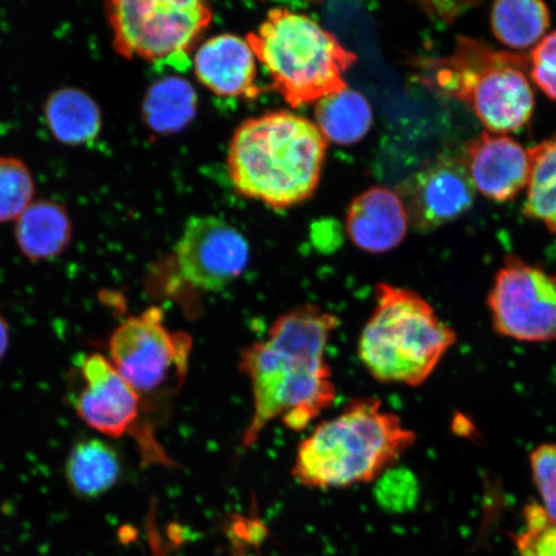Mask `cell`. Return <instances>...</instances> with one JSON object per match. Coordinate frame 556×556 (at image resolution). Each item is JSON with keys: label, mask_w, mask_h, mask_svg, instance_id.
Instances as JSON below:
<instances>
[{"label": "cell", "mask_w": 556, "mask_h": 556, "mask_svg": "<svg viewBox=\"0 0 556 556\" xmlns=\"http://www.w3.org/2000/svg\"><path fill=\"white\" fill-rule=\"evenodd\" d=\"M339 318L317 305H302L278 317L262 342L241 353L240 371L253 391V416L241 446L252 447L276 419L302 432L337 399L326 361Z\"/></svg>", "instance_id": "obj_1"}, {"label": "cell", "mask_w": 556, "mask_h": 556, "mask_svg": "<svg viewBox=\"0 0 556 556\" xmlns=\"http://www.w3.org/2000/svg\"><path fill=\"white\" fill-rule=\"evenodd\" d=\"M328 141L315 123L276 111L243 122L229 143L227 168L243 197L274 208L303 203L321 179Z\"/></svg>", "instance_id": "obj_2"}, {"label": "cell", "mask_w": 556, "mask_h": 556, "mask_svg": "<svg viewBox=\"0 0 556 556\" xmlns=\"http://www.w3.org/2000/svg\"><path fill=\"white\" fill-rule=\"evenodd\" d=\"M416 434L377 399L348 403L299 444L291 475L316 490L378 481L414 446Z\"/></svg>", "instance_id": "obj_3"}, {"label": "cell", "mask_w": 556, "mask_h": 556, "mask_svg": "<svg viewBox=\"0 0 556 556\" xmlns=\"http://www.w3.org/2000/svg\"><path fill=\"white\" fill-rule=\"evenodd\" d=\"M361 332V363L382 384L419 387L457 342L456 332L413 290L379 283Z\"/></svg>", "instance_id": "obj_4"}, {"label": "cell", "mask_w": 556, "mask_h": 556, "mask_svg": "<svg viewBox=\"0 0 556 556\" xmlns=\"http://www.w3.org/2000/svg\"><path fill=\"white\" fill-rule=\"evenodd\" d=\"M248 43L273 88L299 109L348 88L344 74L357 55L315 20L288 9H273Z\"/></svg>", "instance_id": "obj_5"}, {"label": "cell", "mask_w": 556, "mask_h": 556, "mask_svg": "<svg viewBox=\"0 0 556 556\" xmlns=\"http://www.w3.org/2000/svg\"><path fill=\"white\" fill-rule=\"evenodd\" d=\"M526 72L528 55L460 37L454 53L437 62L433 81L443 96L469 104L490 134L506 135L523 128L533 115Z\"/></svg>", "instance_id": "obj_6"}, {"label": "cell", "mask_w": 556, "mask_h": 556, "mask_svg": "<svg viewBox=\"0 0 556 556\" xmlns=\"http://www.w3.org/2000/svg\"><path fill=\"white\" fill-rule=\"evenodd\" d=\"M114 51L124 59L189 66V55L212 24L213 12L200 0H113L104 4Z\"/></svg>", "instance_id": "obj_7"}, {"label": "cell", "mask_w": 556, "mask_h": 556, "mask_svg": "<svg viewBox=\"0 0 556 556\" xmlns=\"http://www.w3.org/2000/svg\"><path fill=\"white\" fill-rule=\"evenodd\" d=\"M192 339L172 331L160 308H149L117 326L109 340L111 364L141 399L142 409L169 399L189 370Z\"/></svg>", "instance_id": "obj_8"}, {"label": "cell", "mask_w": 556, "mask_h": 556, "mask_svg": "<svg viewBox=\"0 0 556 556\" xmlns=\"http://www.w3.org/2000/svg\"><path fill=\"white\" fill-rule=\"evenodd\" d=\"M493 330L523 343L556 340V274L506 256L486 296Z\"/></svg>", "instance_id": "obj_9"}, {"label": "cell", "mask_w": 556, "mask_h": 556, "mask_svg": "<svg viewBox=\"0 0 556 556\" xmlns=\"http://www.w3.org/2000/svg\"><path fill=\"white\" fill-rule=\"evenodd\" d=\"M249 243L233 226L213 215L187 220L174 247L180 280L194 290L218 293L247 269Z\"/></svg>", "instance_id": "obj_10"}, {"label": "cell", "mask_w": 556, "mask_h": 556, "mask_svg": "<svg viewBox=\"0 0 556 556\" xmlns=\"http://www.w3.org/2000/svg\"><path fill=\"white\" fill-rule=\"evenodd\" d=\"M399 194L408 224L416 231L430 232L469 212L477 190L464 159L442 156L405 180Z\"/></svg>", "instance_id": "obj_11"}, {"label": "cell", "mask_w": 556, "mask_h": 556, "mask_svg": "<svg viewBox=\"0 0 556 556\" xmlns=\"http://www.w3.org/2000/svg\"><path fill=\"white\" fill-rule=\"evenodd\" d=\"M85 386L76 400V413L89 428L110 438L128 433L141 437V399L135 389L102 354H89L81 361Z\"/></svg>", "instance_id": "obj_12"}, {"label": "cell", "mask_w": 556, "mask_h": 556, "mask_svg": "<svg viewBox=\"0 0 556 556\" xmlns=\"http://www.w3.org/2000/svg\"><path fill=\"white\" fill-rule=\"evenodd\" d=\"M472 185L484 198L506 203L517 198L530 178V154L516 139L485 131L465 150Z\"/></svg>", "instance_id": "obj_13"}, {"label": "cell", "mask_w": 556, "mask_h": 556, "mask_svg": "<svg viewBox=\"0 0 556 556\" xmlns=\"http://www.w3.org/2000/svg\"><path fill=\"white\" fill-rule=\"evenodd\" d=\"M193 62L198 80L214 94L254 100L262 92L256 85L252 48L236 35L220 34L207 39Z\"/></svg>", "instance_id": "obj_14"}, {"label": "cell", "mask_w": 556, "mask_h": 556, "mask_svg": "<svg viewBox=\"0 0 556 556\" xmlns=\"http://www.w3.org/2000/svg\"><path fill=\"white\" fill-rule=\"evenodd\" d=\"M408 225L400 194L379 186L358 194L348 208L345 219L346 232L354 245L374 254L400 247Z\"/></svg>", "instance_id": "obj_15"}, {"label": "cell", "mask_w": 556, "mask_h": 556, "mask_svg": "<svg viewBox=\"0 0 556 556\" xmlns=\"http://www.w3.org/2000/svg\"><path fill=\"white\" fill-rule=\"evenodd\" d=\"M73 222L64 205L51 200L33 203L16 220L15 239L27 260L50 261L73 239Z\"/></svg>", "instance_id": "obj_16"}, {"label": "cell", "mask_w": 556, "mask_h": 556, "mask_svg": "<svg viewBox=\"0 0 556 556\" xmlns=\"http://www.w3.org/2000/svg\"><path fill=\"white\" fill-rule=\"evenodd\" d=\"M45 121L62 144L92 143L102 130L100 104L86 90L65 87L54 90L45 103Z\"/></svg>", "instance_id": "obj_17"}, {"label": "cell", "mask_w": 556, "mask_h": 556, "mask_svg": "<svg viewBox=\"0 0 556 556\" xmlns=\"http://www.w3.org/2000/svg\"><path fill=\"white\" fill-rule=\"evenodd\" d=\"M122 463L116 450L99 438L75 444L67 457L65 476L74 495L94 498L119 481Z\"/></svg>", "instance_id": "obj_18"}, {"label": "cell", "mask_w": 556, "mask_h": 556, "mask_svg": "<svg viewBox=\"0 0 556 556\" xmlns=\"http://www.w3.org/2000/svg\"><path fill=\"white\" fill-rule=\"evenodd\" d=\"M197 90L179 76H165L151 85L142 102V117L156 135H176L197 116Z\"/></svg>", "instance_id": "obj_19"}, {"label": "cell", "mask_w": 556, "mask_h": 556, "mask_svg": "<svg viewBox=\"0 0 556 556\" xmlns=\"http://www.w3.org/2000/svg\"><path fill=\"white\" fill-rule=\"evenodd\" d=\"M316 125L336 144L350 146L364 139L372 125V110L365 97L346 88L316 103Z\"/></svg>", "instance_id": "obj_20"}, {"label": "cell", "mask_w": 556, "mask_h": 556, "mask_svg": "<svg viewBox=\"0 0 556 556\" xmlns=\"http://www.w3.org/2000/svg\"><path fill=\"white\" fill-rule=\"evenodd\" d=\"M551 10L540 0H502L492 4L491 29L511 50L539 45L551 26Z\"/></svg>", "instance_id": "obj_21"}, {"label": "cell", "mask_w": 556, "mask_h": 556, "mask_svg": "<svg viewBox=\"0 0 556 556\" xmlns=\"http://www.w3.org/2000/svg\"><path fill=\"white\" fill-rule=\"evenodd\" d=\"M530 178L523 213L556 233V134L528 150Z\"/></svg>", "instance_id": "obj_22"}, {"label": "cell", "mask_w": 556, "mask_h": 556, "mask_svg": "<svg viewBox=\"0 0 556 556\" xmlns=\"http://www.w3.org/2000/svg\"><path fill=\"white\" fill-rule=\"evenodd\" d=\"M34 197V178L23 160L0 156V224L17 220Z\"/></svg>", "instance_id": "obj_23"}, {"label": "cell", "mask_w": 556, "mask_h": 556, "mask_svg": "<svg viewBox=\"0 0 556 556\" xmlns=\"http://www.w3.org/2000/svg\"><path fill=\"white\" fill-rule=\"evenodd\" d=\"M514 542L519 556H556V523L542 505H526L525 528Z\"/></svg>", "instance_id": "obj_24"}, {"label": "cell", "mask_w": 556, "mask_h": 556, "mask_svg": "<svg viewBox=\"0 0 556 556\" xmlns=\"http://www.w3.org/2000/svg\"><path fill=\"white\" fill-rule=\"evenodd\" d=\"M530 463L542 507L556 523V443L541 444L533 450Z\"/></svg>", "instance_id": "obj_25"}, {"label": "cell", "mask_w": 556, "mask_h": 556, "mask_svg": "<svg viewBox=\"0 0 556 556\" xmlns=\"http://www.w3.org/2000/svg\"><path fill=\"white\" fill-rule=\"evenodd\" d=\"M528 72L541 92L556 101V31L546 35L528 55Z\"/></svg>", "instance_id": "obj_26"}, {"label": "cell", "mask_w": 556, "mask_h": 556, "mask_svg": "<svg viewBox=\"0 0 556 556\" xmlns=\"http://www.w3.org/2000/svg\"><path fill=\"white\" fill-rule=\"evenodd\" d=\"M377 495L382 506L405 507L413 504L416 482L412 472L389 469L379 479Z\"/></svg>", "instance_id": "obj_27"}, {"label": "cell", "mask_w": 556, "mask_h": 556, "mask_svg": "<svg viewBox=\"0 0 556 556\" xmlns=\"http://www.w3.org/2000/svg\"><path fill=\"white\" fill-rule=\"evenodd\" d=\"M10 340V325L7 323L2 313H0V359H2L7 351H9Z\"/></svg>", "instance_id": "obj_28"}]
</instances>
